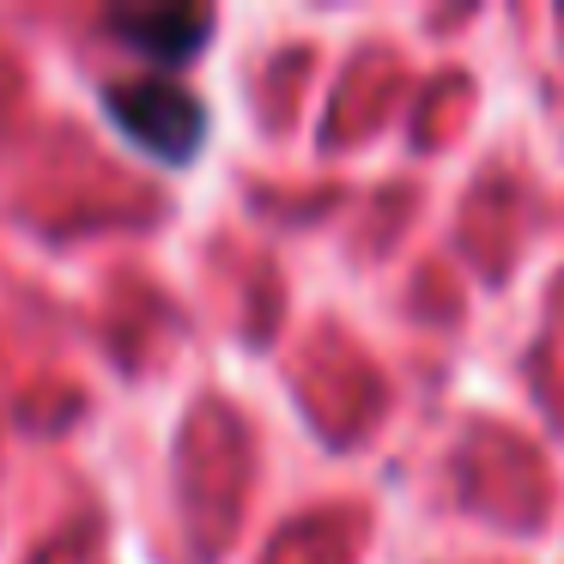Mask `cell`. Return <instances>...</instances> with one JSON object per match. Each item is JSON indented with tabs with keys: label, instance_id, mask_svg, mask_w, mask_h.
<instances>
[{
	"label": "cell",
	"instance_id": "obj_2",
	"mask_svg": "<svg viewBox=\"0 0 564 564\" xmlns=\"http://www.w3.org/2000/svg\"><path fill=\"white\" fill-rule=\"evenodd\" d=\"M110 31L134 55H147V62L183 67V62H195V50L207 43L213 13L207 7H128V13H110Z\"/></svg>",
	"mask_w": 564,
	"mask_h": 564
},
{
	"label": "cell",
	"instance_id": "obj_1",
	"mask_svg": "<svg viewBox=\"0 0 564 564\" xmlns=\"http://www.w3.org/2000/svg\"><path fill=\"white\" fill-rule=\"evenodd\" d=\"M110 122L134 140L140 152L164 164H188L195 147L207 140V110L200 98H188L176 79H128L110 91Z\"/></svg>",
	"mask_w": 564,
	"mask_h": 564
}]
</instances>
